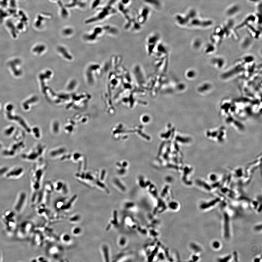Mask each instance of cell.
<instances>
[{"instance_id": "5", "label": "cell", "mask_w": 262, "mask_h": 262, "mask_svg": "<svg viewBox=\"0 0 262 262\" xmlns=\"http://www.w3.org/2000/svg\"><path fill=\"white\" fill-rule=\"evenodd\" d=\"M220 243L218 241H214L213 244V246L215 249H218L220 247Z\"/></svg>"}, {"instance_id": "11", "label": "cell", "mask_w": 262, "mask_h": 262, "mask_svg": "<svg viewBox=\"0 0 262 262\" xmlns=\"http://www.w3.org/2000/svg\"><path fill=\"white\" fill-rule=\"evenodd\" d=\"M253 204H254V205H255V206L257 207V205H258V203L257 202H256V201L254 202Z\"/></svg>"}, {"instance_id": "13", "label": "cell", "mask_w": 262, "mask_h": 262, "mask_svg": "<svg viewBox=\"0 0 262 262\" xmlns=\"http://www.w3.org/2000/svg\"><path fill=\"white\" fill-rule=\"evenodd\" d=\"M261 209H262V206H261V205L260 206L259 208V210H258V211H259V212H261Z\"/></svg>"}, {"instance_id": "3", "label": "cell", "mask_w": 262, "mask_h": 262, "mask_svg": "<svg viewBox=\"0 0 262 262\" xmlns=\"http://www.w3.org/2000/svg\"><path fill=\"white\" fill-rule=\"evenodd\" d=\"M191 247L192 249L196 252H198L201 251V249L196 244H192L191 245Z\"/></svg>"}, {"instance_id": "10", "label": "cell", "mask_w": 262, "mask_h": 262, "mask_svg": "<svg viewBox=\"0 0 262 262\" xmlns=\"http://www.w3.org/2000/svg\"><path fill=\"white\" fill-rule=\"evenodd\" d=\"M234 259L235 261H237V259H238V257H237V254L236 252H235L234 253Z\"/></svg>"}, {"instance_id": "2", "label": "cell", "mask_w": 262, "mask_h": 262, "mask_svg": "<svg viewBox=\"0 0 262 262\" xmlns=\"http://www.w3.org/2000/svg\"><path fill=\"white\" fill-rule=\"evenodd\" d=\"M220 201V199L219 198H217L207 203H203L201 205L200 208L202 210H205L210 208L211 207L214 206L216 203L219 202Z\"/></svg>"}, {"instance_id": "8", "label": "cell", "mask_w": 262, "mask_h": 262, "mask_svg": "<svg viewBox=\"0 0 262 262\" xmlns=\"http://www.w3.org/2000/svg\"><path fill=\"white\" fill-rule=\"evenodd\" d=\"M80 229L79 228H75L74 231H73V232L74 233V234H78V233H80Z\"/></svg>"}, {"instance_id": "4", "label": "cell", "mask_w": 262, "mask_h": 262, "mask_svg": "<svg viewBox=\"0 0 262 262\" xmlns=\"http://www.w3.org/2000/svg\"><path fill=\"white\" fill-rule=\"evenodd\" d=\"M231 258V256L229 255L227 256V257L223 258V259H219V260H218V261L221 262H227L229 260H230Z\"/></svg>"}, {"instance_id": "12", "label": "cell", "mask_w": 262, "mask_h": 262, "mask_svg": "<svg viewBox=\"0 0 262 262\" xmlns=\"http://www.w3.org/2000/svg\"><path fill=\"white\" fill-rule=\"evenodd\" d=\"M260 259H257H257H256L255 260H254V261L255 262H259L260 261Z\"/></svg>"}, {"instance_id": "9", "label": "cell", "mask_w": 262, "mask_h": 262, "mask_svg": "<svg viewBox=\"0 0 262 262\" xmlns=\"http://www.w3.org/2000/svg\"><path fill=\"white\" fill-rule=\"evenodd\" d=\"M70 237L69 235H65L63 237V240L65 241H68L69 240Z\"/></svg>"}, {"instance_id": "7", "label": "cell", "mask_w": 262, "mask_h": 262, "mask_svg": "<svg viewBox=\"0 0 262 262\" xmlns=\"http://www.w3.org/2000/svg\"><path fill=\"white\" fill-rule=\"evenodd\" d=\"M193 260L194 261H196L199 260V257H198L197 256L194 255L193 256Z\"/></svg>"}, {"instance_id": "1", "label": "cell", "mask_w": 262, "mask_h": 262, "mask_svg": "<svg viewBox=\"0 0 262 262\" xmlns=\"http://www.w3.org/2000/svg\"><path fill=\"white\" fill-rule=\"evenodd\" d=\"M224 234L226 238L229 237V218L227 213L224 214Z\"/></svg>"}, {"instance_id": "6", "label": "cell", "mask_w": 262, "mask_h": 262, "mask_svg": "<svg viewBox=\"0 0 262 262\" xmlns=\"http://www.w3.org/2000/svg\"><path fill=\"white\" fill-rule=\"evenodd\" d=\"M254 229L256 231H259L261 230L262 229V226L261 225H259L256 226Z\"/></svg>"}]
</instances>
